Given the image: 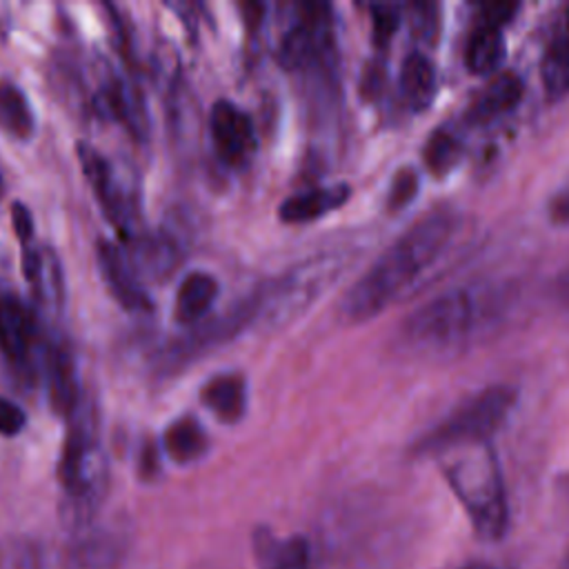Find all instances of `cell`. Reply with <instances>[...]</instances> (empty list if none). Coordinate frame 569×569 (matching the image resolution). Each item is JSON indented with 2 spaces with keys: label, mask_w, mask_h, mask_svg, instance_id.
Masks as SVG:
<instances>
[{
  "label": "cell",
  "mask_w": 569,
  "mask_h": 569,
  "mask_svg": "<svg viewBox=\"0 0 569 569\" xmlns=\"http://www.w3.org/2000/svg\"><path fill=\"white\" fill-rule=\"evenodd\" d=\"M216 296H218V280L211 273L191 271L189 276L182 278L176 291V302H173L176 320H180L182 325H196L204 320Z\"/></svg>",
  "instance_id": "obj_19"
},
{
  "label": "cell",
  "mask_w": 569,
  "mask_h": 569,
  "mask_svg": "<svg viewBox=\"0 0 569 569\" xmlns=\"http://www.w3.org/2000/svg\"><path fill=\"white\" fill-rule=\"evenodd\" d=\"M202 402L222 422H238L247 407V385L238 373H220L202 387Z\"/></svg>",
  "instance_id": "obj_20"
},
{
  "label": "cell",
  "mask_w": 569,
  "mask_h": 569,
  "mask_svg": "<svg viewBox=\"0 0 569 569\" xmlns=\"http://www.w3.org/2000/svg\"><path fill=\"white\" fill-rule=\"evenodd\" d=\"M349 193H351V187L342 182L316 187V189L284 198L278 207V213L284 222H309L338 209L342 202L349 200Z\"/></svg>",
  "instance_id": "obj_17"
},
{
  "label": "cell",
  "mask_w": 569,
  "mask_h": 569,
  "mask_svg": "<svg viewBox=\"0 0 569 569\" xmlns=\"http://www.w3.org/2000/svg\"><path fill=\"white\" fill-rule=\"evenodd\" d=\"M253 545L260 569H311V547L302 536L280 540L260 529Z\"/></svg>",
  "instance_id": "obj_18"
},
{
  "label": "cell",
  "mask_w": 569,
  "mask_h": 569,
  "mask_svg": "<svg viewBox=\"0 0 569 569\" xmlns=\"http://www.w3.org/2000/svg\"><path fill=\"white\" fill-rule=\"evenodd\" d=\"M413 31L422 38H429L436 29V20H433V13H436V7L431 4H413Z\"/></svg>",
  "instance_id": "obj_33"
},
{
  "label": "cell",
  "mask_w": 569,
  "mask_h": 569,
  "mask_svg": "<svg viewBox=\"0 0 569 569\" xmlns=\"http://www.w3.org/2000/svg\"><path fill=\"white\" fill-rule=\"evenodd\" d=\"M11 218H13V229H16V236L18 240L22 242V247L31 244V236H33V218L31 213L24 209V204H13L11 207Z\"/></svg>",
  "instance_id": "obj_32"
},
{
  "label": "cell",
  "mask_w": 569,
  "mask_h": 569,
  "mask_svg": "<svg viewBox=\"0 0 569 569\" xmlns=\"http://www.w3.org/2000/svg\"><path fill=\"white\" fill-rule=\"evenodd\" d=\"M509 305V287L471 284L449 289L413 309L405 318L400 336L418 351H453L467 347L493 322H500Z\"/></svg>",
  "instance_id": "obj_2"
},
{
  "label": "cell",
  "mask_w": 569,
  "mask_h": 569,
  "mask_svg": "<svg viewBox=\"0 0 569 569\" xmlns=\"http://www.w3.org/2000/svg\"><path fill=\"white\" fill-rule=\"evenodd\" d=\"M129 249H124L133 271L138 278H151V280H162L167 278L176 264L180 262L182 249L178 238L171 231H153L144 233L140 231L138 236L129 238Z\"/></svg>",
  "instance_id": "obj_12"
},
{
  "label": "cell",
  "mask_w": 569,
  "mask_h": 569,
  "mask_svg": "<svg viewBox=\"0 0 569 569\" xmlns=\"http://www.w3.org/2000/svg\"><path fill=\"white\" fill-rule=\"evenodd\" d=\"M264 300V287L251 291L249 296L240 298L236 305L224 309L222 313H216L213 318H204L187 333H182L178 340L169 342L160 356H158V369L160 371H178L193 360L207 356L209 351L222 347L224 342L233 340L242 329H247L253 320L260 318Z\"/></svg>",
  "instance_id": "obj_7"
},
{
  "label": "cell",
  "mask_w": 569,
  "mask_h": 569,
  "mask_svg": "<svg viewBox=\"0 0 569 569\" xmlns=\"http://www.w3.org/2000/svg\"><path fill=\"white\" fill-rule=\"evenodd\" d=\"M400 91L411 109H427L436 96V67L420 53L411 51L405 56L400 67Z\"/></svg>",
  "instance_id": "obj_21"
},
{
  "label": "cell",
  "mask_w": 569,
  "mask_h": 569,
  "mask_svg": "<svg viewBox=\"0 0 569 569\" xmlns=\"http://www.w3.org/2000/svg\"><path fill=\"white\" fill-rule=\"evenodd\" d=\"M460 569H511V567H502V565H491V562H467Z\"/></svg>",
  "instance_id": "obj_36"
},
{
  "label": "cell",
  "mask_w": 569,
  "mask_h": 569,
  "mask_svg": "<svg viewBox=\"0 0 569 569\" xmlns=\"http://www.w3.org/2000/svg\"><path fill=\"white\" fill-rule=\"evenodd\" d=\"M549 213L556 222H569V189L553 196L549 202Z\"/></svg>",
  "instance_id": "obj_35"
},
{
  "label": "cell",
  "mask_w": 569,
  "mask_h": 569,
  "mask_svg": "<svg viewBox=\"0 0 569 569\" xmlns=\"http://www.w3.org/2000/svg\"><path fill=\"white\" fill-rule=\"evenodd\" d=\"M207 447H209L207 431L191 416L173 420L164 429V433H162V449H164V453L173 462H180V465L198 460L207 451Z\"/></svg>",
  "instance_id": "obj_22"
},
{
  "label": "cell",
  "mask_w": 569,
  "mask_h": 569,
  "mask_svg": "<svg viewBox=\"0 0 569 569\" xmlns=\"http://www.w3.org/2000/svg\"><path fill=\"white\" fill-rule=\"evenodd\" d=\"M2 191H4V182H2V176H0V198H2Z\"/></svg>",
  "instance_id": "obj_37"
},
{
  "label": "cell",
  "mask_w": 569,
  "mask_h": 569,
  "mask_svg": "<svg viewBox=\"0 0 569 569\" xmlns=\"http://www.w3.org/2000/svg\"><path fill=\"white\" fill-rule=\"evenodd\" d=\"M78 156L87 182L109 220L124 233L127 240L138 236L140 231H136V227L140 222V189L136 171L129 164L111 162L89 144H80Z\"/></svg>",
  "instance_id": "obj_8"
},
{
  "label": "cell",
  "mask_w": 569,
  "mask_h": 569,
  "mask_svg": "<svg viewBox=\"0 0 569 569\" xmlns=\"http://www.w3.org/2000/svg\"><path fill=\"white\" fill-rule=\"evenodd\" d=\"M36 322L33 313L27 305H22L16 296H2L0 298V349L4 356L22 365L29 360L33 347H36Z\"/></svg>",
  "instance_id": "obj_15"
},
{
  "label": "cell",
  "mask_w": 569,
  "mask_h": 569,
  "mask_svg": "<svg viewBox=\"0 0 569 569\" xmlns=\"http://www.w3.org/2000/svg\"><path fill=\"white\" fill-rule=\"evenodd\" d=\"M209 131L216 153L231 167H242L256 151V129L247 111L231 100H218L209 113Z\"/></svg>",
  "instance_id": "obj_10"
},
{
  "label": "cell",
  "mask_w": 569,
  "mask_h": 569,
  "mask_svg": "<svg viewBox=\"0 0 569 569\" xmlns=\"http://www.w3.org/2000/svg\"><path fill=\"white\" fill-rule=\"evenodd\" d=\"M345 253H316L287 273H282L276 282L264 287V300L260 309V318L269 329H280L296 320L322 291L340 276L345 269Z\"/></svg>",
  "instance_id": "obj_6"
},
{
  "label": "cell",
  "mask_w": 569,
  "mask_h": 569,
  "mask_svg": "<svg viewBox=\"0 0 569 569\" xmlns=\"http://www.w3.org/2000/svg\"><path fill=\"white\" fill-rule=\"evenodd\" d=\"M400 20V9L396 4H376L373 7V31L378 40H389Z\"/></svg>",
  "instance_id": "obj_31"
},
{
  "label": "cell",
  "mask_w": 569,
  "mask_h": 569,
  "mask_svg": "<svg viewBox=\"0 0 569 569\" xmlns=\"http://www.w3.org/2000/svg\"><path fill=\"white\" fill-rule=\"evenodd\" d=\"M505 56V38L500 27L489 22H480L471 29L467 44H465V62L476 73L496 71Z\"/></svg>",
  "instance_id": "obj_23"
},
{
  "label": "cell",
  "mask_w": 569,
  "mask_h": 569,
  "mask_svg": "<svg viewBox=\"0 0 569 569\" xmlns=\"http://www.w3.org/2000/svg\"><path fill=\"white\" fill-rule=\"evenodd\" d=\"M78 533L71 547V560L78 569H107L118 558L120 545L111 533L91 531L89 527Z\"/></svg>",
  "instance_id": "obj_25"
},
{
  "label": "cell",
  "mask_w": 569,
  "mask_h": 569,
  "mask_svg": "<svg viewBox=\"0 0 569 569\" xmlns=\"http://www.w3.org/2000/svg\"><path fill=\"white\" fill-rule=\"evenodd\" d=\"M516 402V389L509 385H491L462 400L438 425L425 431L416 445V453H442L451 447L482 442L505 422Z\"/></svg>",
  "instance_id": "obj_5"
},
{
  "label": "cell",
  "mask_w": 569,
  "mask_h": 569,
  "mask_svg": "<svg viewBox=\"0 0 569 569\" xmlns=\"http://www.w3.org/2000/svg\"><path fill=\"white\" fill-rule=\"evenodd\" d=\"M331 44L329 7L322 2L300 4L298 22L284 33L280 42V62L289 69H309L320 64Z\"/></svg>",
  "instance_id": "obj_9"
},
{
  "label": "cell",
  "mask_w": 569,
  "mask_h": 569,
  "mask_svg": "<svg viewBox=\"0 0 569 569\" xmlns=\"http://www.w3.org/2000/svg\"><path fill=\"white\" fill-rule=\"evenodd\" d=\"M98 264L102 271V278L111 291V296L129 311H147L151 307V300L133 271L124 249L100 240L98 244Z\"/></svg>",
  "instance_id": "obj_13"
},
{
  "label": "cell",
  "mask_w": 569,
  "mask_h": 569,
  "mask_svg": "<svg viewBox=\"0 0 569 569\" xmlns=\"http://www.w3.org/2000/svg\"><path fill=\"white\" fill-rule=\"evenodd\" d=\"M0 127L16 138H31L36 118L22 89L9 80H0Z\"/></svg>",
  "instance_id": "obj_24"
},
{
  "label": "cell",
  "mask_w": 569,
  "mask_h": 569,
  "mask_svg": "<svg viewBox=\"0 0 569 569\" xmlns=\"http://www.w3.org/2000/svg\"><path fill=\"white\" fill-rule=\"evenodd\" d=\"M69 427L60 453L58 480L62 487V520L73 531L91 525L107 491V458L98 438L96 407L89 396H80L69 413Z\"/></svg>",
  "instance_id": "obj_3"
},
{
  "label": "cell",
  "mask_w": 569,
  "mask_h": 569,
  "mask_svg": "<svg viewBox=\"0 0 569 569\" xmlns=\"http://www.w3.org/2000/svg\"><path fill=\"white\" fill-rule=\"evenodd\" d=\"M42 373L47 385L49 405L58 416L69 418L78 405L82 391L76 378V365L69 347L58 340H49L42 347Z\"/></svg>",
  "instance_id": "obj_11"
},
{
  "label": "cell",
  "mask_w": 569,
  "mask_h": 569,
  "mask_svg": "<svg viewBox=\"0 0 569 569\" xmlns=\"http://www.w3.org/2000/svg\"><path fill=\"white\" fill-rule=\"evenodd\" d=\"M27 425V413L13 400L0 396V436H18Z\"/></svg>",
  "instance_id": "obj_29"
},
{
  "label": "cell",
  "mask_w": 569,
  "mask_h": 569,
  "mask_svg": "<svg viewBox=\"0 0 569 569\" xmlns=\"http://www.w3.org/2000/svg\"><path fill=\"white\" fill-rule=\"evenodd\" d=\"M453 209H431L396 238L351 284L340 302L345 320H369L389 307L425 269H429L451 242L458 229Z\"/></svg>",
  "instance_id": "obj_1"
},
{
  "label": "cell",
  "mask_w": 569,
  "mask_h": 569,
  "mask_svg": "<svg viewBox=\"0 0 569 569\" xmlns=\"http://www.w3.org/2000/svg\"><path fill=\"white\" fill-rule=\"evenodd\" d=\"M438 458L476 533L487 540L502 538L509 525V502L500 462L489 440L451 447Z\"/></svg>",
  "instance_id": "obj_4"
},
{
  "label": "cell",
  "mask_w": 569,
  "mask_h": 569,
  "mask_svg": "<svg viewBox=\"0 0 569 569\" xmlns=\"http://www.w3.org/2000/svg\"><path fill=\"white\" fill-rule=\"evenodd\" d=\"M416 189H418V176H416V171L402 169V171L396 176L393 184H391V191H389V207H391V209L405 207V204L413 198Z\"/></svg>",
  "instance_id": "obj_30"
},
{
  "label": "cell",
  "mask_w": 569,
  "mask_h": 569,
  "mask_svg": "<svg viewBox=\"0 0 569 569\" xmlns=\"http://www.w3.org/2000/svg\"><path fill=\"white\" fill-rule=\"evenodd\" d=\"M542 82L549 98L569 93V33L556 36L542 53Z\"/></svg>",
  "instance_id": "obj_26"
},
{
  "label": "cell",
  "mask_w": 569,
  "mask_h": 569,
  "mask_svg": "<svg viewBox=\"0 0 569 569\" xmlns=\"http://www.w3.org/2000/svg\"><path fill=\"white\" fill-rule=\"evenodd\" d=\"M460 151H462L460 140L451 131L440 129V131L431 133L427 140L425 162L433 173H445L447 169H451L458 162Z\"/></svg>",
  "instance_id": "obj_27"
},
{
  "label": "cell",
  "mask_w": 569,
  "mask_h": 569,
  "mask_svg": "<svg viewBox=\"0 0 569 569\" xmlns=\"http://www.w3.org/2000/svg\"><path fill=\"white\" fill-rule=\"evenodd\" d=\"M22 267L24 276L33 287V293L38 302L47 311H60L64 300V282H62V269L60 260L53 249L49 247H33L27 244L22 249Z\"/></svg>",
  "instance_id": "obj_14"
},
{
  "label": "cell",
  "mask_w": 569,
  "mask_h": 569,
  "mask_svg": "<svg viewBox=\"0 0 569 569\" xmlns=\"http://www.w3.org/2000/svg\"><path fill=\"white\" fill-rule=\"evenodd\" d=\"M518 9V4H507V2H493V4H485L482 7V20L493 24V27H502L511 13Z\"/></svg>",
  "instance_id": "obj_34"
},
{
  "label": "cell",
  "mask_w": 569,
  "mask_h": 569,
  "mask_svg": "<svg viewBox=\"0 0 569 569\" xmlns=\"http://www.w3.org/2000/svg\"><path fill=\"white\" fill-rule=\"evenodd\" d=\"M525 93L522 78L516 71H500L489 78V82L473 96L467 118L476 124L491 122L505 113H509Z\"/></svg>",
  "instance_id": "obj_16"
},
{
  "label": "cell",
  "mask_w": 569,
  "mask_h": 569,
  "mask_svg": "<svg viewBox=\"0 0 569 569\" xmlns=\"http://www.w3.org/2000/svg\"><path fill=\"white\" fill-rule=\"evenodd\" d=\"M0 569H44L40 547L24 538L0 540Z\"/></svg>",
  "instance_id": "obj_28"
}]
</instances>
